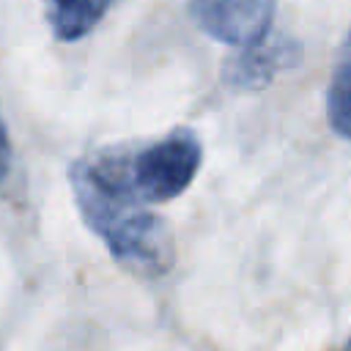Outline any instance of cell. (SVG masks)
I'll list each match as a JSON object with an SVG mask.
<instances>
[{
  "label": "cell",
  "mask_w": 351,
  "mask_h": 351,
  "mask_svg": "<svg viewBox=\"0 0 351 351\" xmlns=\"http://www.w3.org/2000/svg\"><path fill=\"white\" fill-rule=\"evenodd\" d=\"M326 118L329 126L351 140V33L346 36L326 88Z\"/></svg>",
  "instance_id": "6"
},
{
  "label": "cell",
  "mask_w": 351,
  "mask_h": 351,
  "mask_svg": "<svg viewBox=\"0 0 351 351\" xmlns=\"http://www.w3.org/2000/svg\"><path fill=\"white\" fill-rule=\"evenodd\" d=\"M69 178L85 225L123 269L140 277H159L173 266L176 250L170 230L156 214L145 211V203L99 184L77 162Z\"/></svg>",
  "instance_id": "1"
},
{
  "label": "cell",
  "mask_w": 351,
  "mask_h": 351,
  "mask_svg": "<svg viewBox=\"0 0 351 351\" xmlns=\"http://www.w3.org/2000/svg\"><path fill=\"white\" fill-rule=\"evenodd\" d=\"M274 3L277 0H186V8L195 25L211 38L247 47L269 33Z\"/></svg>",
  "instance_id": "3"
},
{
  "label": "cell",
  "mask_w": 351,
  "mask_h": 351,
  "mask_svg": "<svg viewBox=\"0 0 351 351\" xmlns=\"http://www.w3.org/2000/svg\"><path fill=\"white\" fill-rule=\"evenodd\" d=\"M112 3L115 0H44V14L58 41H80L104 19Z\"/></svg>",
  "instance_id": "5"
},
{
  "label": "cell",
  "mask_w": 351,
  "mask_h": 351,
  "mask_svg": "<svg viewBox=\"0 0 351 351\" xmlns=\"http://www.w3.org/2000/svg\"><path fill=\"white\" fill-rule=\"evenodd\" d=\"M239 49L241 52L230 58L225 66V82L236 90H261L280 71L291 69L299 60V44L285 36H271V33Z\"/></svg>",
  "instance_id": "4"
},
{
  "label": "cell",
  "mask_w": 351,
  "mask_h": 351,
  "mask_svg": "<svg viewBox=\"0 0 351 351\" xmlns=\"http://www.w3.org/2000/svg\"><path fill=\"white\" fill-rule=\"evenodd\" d=\"M8 170H11V137H8V129L0 115V181L8 176Z\"/></svg>",
  "instance_id": "7"
},
{
  "label": "cell",
  "mask_w": 351,
  "mask_h": 351,
  "mask_svg": "<svg viewBox=\"0 0 351 351\" xmlns=\"http://www.w3.org/2000/svg\"><path fill=\"white\" fill-rule=\"evenodd\" d=\"M200 162V140L186 129H176L134 148H112L82 156L77 165L99 184L140 203H165L178 197L195 181Z\"/></svg>",
  "instance_id": "2"
},
{
  "label": "cell",
  "mask_w": 351,
  "mask_h": 351,
  "mask_svg": "<svg viewBox=\"0 0 351 351\" xmlns=\"http://www.w3.org/2000/svg\"><path fill=\"white\" fill-rule=\"evenodd\" d=\"M343 351H351V340H348V343H346V346H343Z\"/></svg>",
  "instance_id": "8"
}]
</instances>
